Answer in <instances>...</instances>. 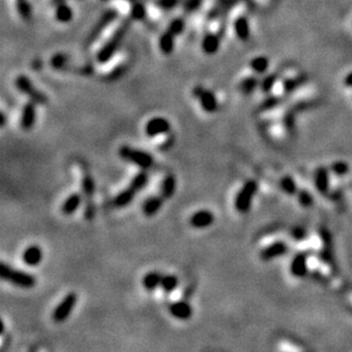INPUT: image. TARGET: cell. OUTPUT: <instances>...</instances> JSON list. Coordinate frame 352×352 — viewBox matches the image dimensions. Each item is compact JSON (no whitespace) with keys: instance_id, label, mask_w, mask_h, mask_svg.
Segmentation results:
<instances>
[{"instance_id":"cell-1","label":"cell","mask_w":352,"mask_h":352,"mask_svg":"<svg viewBox=\"0 0 352 352\" xmlns=\"http://www.w3.org/2000/svg\"><path fill=\"white\" fill-rule=\"evenodd\" d=\"M130 22L128 20L122 21L119 27L115 29L111 37L108 38L104 45L100 47L96 54V61L99 64H106L117 54L119 47L121 46L123 39L126 38L127 32L129 30Z\"/></svg>"},{"instance_id":"cell-2","label":"cell","mask_w":352,"mask_h":352,"mask_svg":"<svg viewBox=\"0 0 352 352\" xmlns=\"http://www.w3.org/2000/svg\"><path fill=\"white\" fill-rule=\"evenodd\" d=\"M0 277L2 281L8 282L14 286L24 289L33 288L37 285V278L33 275L23 270L14 269L13 267L5 262L0 264Z\"/></svg>"},{"instance_id":"cell-3","label":"cell","mask_w":352,"mask_h":352,"mask_svg":"<svg viewBox=\"0 0 352 352\" xmlns=\"http://www.w3.org/2000/svg\"><path fill=\"white\" fill-rule=\"evenodd\" d=\"M119 155L126 162L131 163L141 170H148L154 165V158L151 153L139 148L128 146V145L120 147Z\"/></svg>"},{"instance_id":"cell-4","label":"cell","mask_w":352,"mask_h":352,"mask_svg":"<svg viewBox=\"0 0 352 352\" xmlns=\"http://www.w3.org/2000/svg\"><path fill=\"white\" fill-rule=\"evenodd\" d=\"M257 193V183L256 180H248L243 185L234 199V208L238 213H248L252 206V202Z\"/></svg>"},{"instance_id":"cell-5","label":"cell","mask_w":352,"mask_h":352,"mask_svg":"<svg viewBox=\"0 0 352 352\" xmlns=\"http://www.w3.org/2000/svg\"><path fill=\"white\" fill-rule=\"evenodd\" d=\"M15 87L20 93L27 95L29 99L37 105H46L48 103V97L35 88L30 78H28L27 75H19L15 79Z\"/></svg>"},{"instance_id":"cell-6","label":"cell","mask_w":352,"mask_h":352,"mask_svg":"<svg viewBox=\"0 0 352 352\" xmlns=\"http://www.w3.org/2000/svg\"><path fill=\"white\" fill-rule=\"evenodd\" d=\"M119 17V12L118 9L115 8H110L107 9L106 12L103 13V15L99 17V20L96 22V24L94 25V28L92 29V31L89 32L88 37L86 39L87 45H93L95 43L96 40L103 34V32L106 30V29L110 27L112 23H114L115 21L118 20Z\"/></svg>"},{"instance_id":"cell-7","label":"cell","mask_w":352,"mask_h":352,"mask_svg":"<svg viewBox=\"0 0 352 352\" xmlns=\"http://www.w3.org/2000/svg\"><path fill=\"white\" fill-rule=\"evenodd\" d=\"M78 302V295L77 293L70 292L65 295L63 299H62L61 302L55 307V309L53 310L52 313V319L57 324H61V322H64L65 320H67L68 317H70L72 311L74 310L75 306H77Z\"/></svg>"},{"instance_id":"cell-8","label":"cell","mask_w":352,"mask_h":352,"mask_svg":"<svg viewBox=\"0 0 352 352\" xmlns=\"http://www.w3.org/2000/svg\"><path fill=\"white\" fill-rule=\"evenodd\" d=\"M193 95L195 98H197L201 108L205 113H215L219 108V101L212 90L204 89L202 86H197L193 89Z\"/></svg>"},{"instance_id":"cell-9","label":"cell","mask_w":352,"mask_h":352,"mask_svg":"<svg viewBox=\"0 0 352 352\" xmlns=\"http://www.w3.org/2000/svg\"><path fill=\"white\" fill-rule=\"evenodd\" d=\"M170 131H171V123L168 119L163 117L152 118L145 125V133L150 138L168 135Z\"/></svg>"},{"instance_id":"cell-10","label":"cell","mask_w":352,"mask_h":352,"mask_svg":"<svg viewBox=\"0 0 352 352\" xmlns=\"http://www.w3.org/2000/svg\"><path fill=\"white\" fill-rule=\"evenodd\" d=\"M215 220V213L208 209H201L195 211L190 217L188 223H190L191 227L195 228V229H205V228L211 227Z\"/></svg>"},{"instance_id":"cell-11","label":"cell","mask_w":352,"mask_h":352,"mask_svg":"<svg viewBox=\"0 0 352 352\" xmlns=\"http://www.w3.org/2000/svg\"><path fill=\"white\" fill-rule=\"evenodd\" d=\"M169 313L173 318L178 319V320L186 321L193 317L194 310L193 307L191 306V303L186 300H180L172 302L169 306Z\"/></svg>"},{"instance_id":"cell-12","label":"cell","mask_w":352,"mask_h":352,"mask_svg":"<svg viewBox=\"0 0 352 352\" xmlns=\"http://www.w3.org/2000/svg\"><path fill=\"white\" fill-rule=\"evenodd\" d=\"M35 105L37 104L30 100L28 101V103H25L23 108H22L20 126L22 129L25 130V131H29V130L33 128L35 125V121H37V110H35Z\"/></svg>"},{"instance_id":"cell-13","label":"cell","mask_w":352,"mask_h":352,"mask_svg":"<svg viewBox=\"0 0 352 352\" xmlns=\"http://www.w3.org/2000/svg\"><path fill=\"white\" fill-rule=\"evenodd\" d=\"M43 259L42 249L39 245L32 244L24 249L22 253V261L28 267H38Z\"/></svg>"},{"instance_id":"cell-14","label":"cell","mask_w":352,"mask_h":352,"mask_svg":"<svg viewBox=\"0 0 352 352\" xmlns=\"http://www.w3.org/2000/svg\"><path fill=\"white\" fill-rule=\"evenodd\" d=\"M288 246L284 242H275L273 244L268 245L267 248L261 250L260 259L262 261H270L276 257L282 256L288 253Z\"/></svg>"},{"instance_id":"cell-15","label":"cell","mask_w":352,"mask_h":352,"mask_svg":"<svg viewBox=\"0 0 352 352\" xmlns=\"http://www.w3.org/2000/svg\"><path fill=\"white\" fill-rule=\"evenodd\" d=\"M165 199L162 197L161 195H152L150 197L145 199L141 204V211H143L145 217L152 218L154 216H157L160 212V210L162 209L163 203H164Z\"/></svg>"},{"instance_id":"cell-16","label":"cell","mask_w":352,"mask_h":352,"mask_svg":"<svg viewBox=\"0 0 352 352\" xmlns=\"http://www.w3.org/2000/svg\"><path fill=\"white\" fill-rule=\"evenodd\" d=\"M221 46V35L215 32H208L202 39V50L206 55H215L219 52Z\"/></svg>"},{"instance_id":"cell-17","label":"cell","mask_w":352,"mask_h":352,"mask_svg":"<svg viewBox=\"0 0 352 352\" xmlns=\"http://www.w3.org/2000/svg\"><path fill=\"white\" fill-rule=\"evenodd\" d=\"M83 195L80 193H72L64 199V202L62 203L61 212L64 216H72L80 209V206L82 204Z\"/></svg>"},{"instance_id":"cell-18","label":"cell","mask_w":352,"mask_h":352,"mask_svg":"<svg viewBox=\"0 0 352 352\" xmlns=\"http://www.w3.org/2000/svg\"><path fill=\"white\" fill-rule=\"evenodd\" d=\"M233 28L236 37L241 41H248L250 37H251V25H250V21L246 16L241 15L236 17Z\"/></svg>"},{"instance_id":"cell-19","label":"cell","mask_w":352,"mask_h":352,"mask_svg":"<svg viewBox=\"0 0 352 352\" xmlns=\"http://www.w3.org/2000/svg\"><path fill=\"white\" fill-rule=\"evenodd\" d=\"M177 190V179L173 175H166L163 177L160 184L159 193L164 199H170L176 194Z\"/></svg>"},{"instance_id":"cell-20","label":"cell","mask_w":352,"mask_h":352,"mask_svg":"<svg viewBox=\"0 0 352 352\" xmlns=\"http://www.w3.org/2000/svg\"><path fill=\"white\" fill-rule=\"evenodd\" d=\"M289 271L294 277H304L308 273L307 256L303 253H299V255L294 256L291 262V267H289Z\"/></svg>"},{"instance_id":"cell-21","label":"cell","mask_w":352,"mask_h":352,"mask_svg":"<svg viewBox=\"0 0 352 352\" xmlns=\"http://www.w3.org/2000/svg\"><path fill=\"white\" fill-rule=\"evenodd\" d=\"M315 186L318 193L322 195L328 194L329 192V175L326 168H318L315 173Z\"/></svg>"},{"instance_id":"cell-22","label":"cell","mask_w":352,"mask_h":352,"mask_svg":"<svg viewBox=\"0 0 352 352\" xmlns=\"http://www.w3.org/2000/svg\"><path fill=\"white\" fill-rule=\"evenodd\" d=\"M176 37L177 35L173 34L169 30H165L161 34V37L159 39V48L163 55L168 56L173 53L176 46Z\"/></svg>"},{"instance_id":"cell-23","label":"cell","mask_w":352,"mask_h":352,"mask_svg":"<svg viewBox=\"0 0 352 352\" xmlns=\"http://www.w3.org/2000/svg\"><path fill=\"white\" fill-rule=\"evenodd\" d=\"M162 277L163 275L159 271H150V273L145 274L143 279H141V284H143L145 291L152 293L157 291L159 288H161Z\"/></svg>"},{"instance_id":"cell-24","label":"cell","mask_w":352,"mask_h":352,"mask_svg":"<svg viewBox=\"0 0 352 352\" xmlns=\"http://www.w3.org/2000/svg\"><path fill=\"white\" fill-rule=\"evenodd\" d=\"M136 194H138L136 191H133L131 187L128 186L125 190L120 192V193L115 196L113 199L114 206L118 209H125L127 206L130 205L135 199Z\"/></svg>"},{"instance_id":"cell-25","label":"cell","mask_w":352,"mask_h":352,"mask_svg":"<svg viewBox=\"0 0 352 352\" xmlns=\"http://www.w3.org/2000/svg\"><path fill=\"white\" fill-rule=\"evenodd\" d=\"M74 13L73 9L67 5L66 2H62L60 5L55 6V19L60 23L66 24L73 20Z\"/></svg>"},{"instance_id":"cell-26","label":"cell","mask_w":352,"mask_h":352,"mask_svg":"<svg viewBox=\"0 0 352 352\" xmlns=\"http://www.w3.org/2000/svg\"><path fill=\"white\" fill-rule=\"evenodd\" d=\"M148 183H150V175H148L147 170H141V171L133 176L131 181H130L129 186L131 187L133 191H136L137 193H139V192L143 191L144 188L147 186Z\"/></svg>"},{"instance_id":"cell-27","label":"cell","mask_w":352,"mask_h":352,"mask_svg":"<svg viewBox=\"0 0 352 352\" xmlns=\"http://www.w3.org/2000/svg\"><path fill=\"white\" fill-rule=\"evenodd\" d=\"M270 62L267 56H256L250 62V67L255 72L256 74H264L267 73L268 68H269Z\"/></svg>"},{"instance_id":"cell-28","label":"cell","mask_w":352,"mask_h":352,"mask_svg":"<svg viewBox=\"0 0 352 352\" xmlns=\"http://www.w3.org/2000/svg\"><path fill=\"white\" fill-rule=\"evenodd\" d=\"M178 285H179V278H178V276L173 274H166L162 277L161 289L165 294H171L172 292H175Z\"/></svg>"},{"instance_id":"cell-29","label":"cell","mask_w":352,"mask_h":352,"mask_svg":"<svg viewBox=\"0 0 352 352\" xmlns=\"http://www.w3.org/2000/svg\"><path fill=\"white\" fill-rule=\"evenodd\" d=\"M257 86H260V82L257 78L256 77H248L244 78L241 82L238 83V90L243 95H251L257 88Z\"/></svg>"},{"instance_id":"cell-30","label":"cell","mask_w":352,"mask_h":352,"mask_svg":"<svg viewBox=\"0 0 352 352\" xmlns=\"http://www.w3.org/2000/svg\"><path fill=\"white\" fill-rule=\"evenodd\" d=\"M81 190L83 197L92 199L95 195L96 192V185L94 181V178L90 175H85L81 179Z\"/></svg>"},{"instance_id":"cell-31","label":"cell","mask_w":352,"mask_h":352,"mask_svg":"<svg viewBox=\"0 0 352 352\" xmlns=\"http://www.w3.org/2000/svg\"><path fill=\"white\" fill-rule=\"evenodd\" d=\"M68 61L70 60H68V56L66 54L57 53L52 57V60H50V65L57 71H64L66 70L68 66Z\"/></svg>"},{"instance_id":"cell-32","label":"cell","mask_w":352,"mask_h":352,"mask_svg":"<svg viewBox=\"0 0 352 352\" xmlns=\"http://www.w3.org/2000/svg\"><path fill=\"white\" fill-rule=\"evenodd\" d=\"M147 15V10L146 7L144 6V3L141 2H135L131 6V9H130V17L135 21H143L146 19Z\"/></svg>"},{"instance_id":"cell-33","label":"cell","mask_w":352,"mask_h":352,"mask_svg":"<svg viewBox=\"0 0 352 352\" xmlns=\"http://www.w3.org/2000/svg\"><path fill=\"white\" fill-rule=\"evenodd\" d=\"M16 8L20 16L23 20H30L32 16V8L28 0H17Z\"/></svg>"},{"instance_id":"cell-34","label":"cell","mask_w":352,"mask_h":352,"mask_svg":"<svg viewBox=\"0 0 352 352\" xmlns=\"http://www.w3.org/2000/svg\"><path fill=\"white\" fill-rule=\"evenodd\" d=\"M185 28H186V22H185V20L181 19V17H176V19H173L171 22H170L166 30L172 32L175 35H179L183 33Z\"/></svg>"},{"instance_id":"cell-35","label":"cell","mask_w":352,"mask_h":352,"mask_svg":"<svg viewBox=\"0 0 352 352\" xmlns=\"http://www.w3.org/2000/svg\"><path fill=\"white\" fill-rule=\"evenodd\" d=\"M281 188L288 195H294L296 194L297 192L295 181L293 180L292 177H288V176L283 177L281 179Z\"/></svg>"},{"instance_id":"cell-36","label":"cell","mask_w":352,"mask_h":352,"mask_svg":"<svg viewBox=\"0 0 352 352\" xmlns=\"http://www.w3.org/2000/svg\"><path fill=\"white\" fill-rule=\"evenodd\" d=\"M277 79H278V77H277V75H276V74L266 75V77H264V79L262 80V81L260 82V89H261V92L264 93V94L270 93L271 90H273L274 86L276 85V82H277Z\"/></svg>"},{"instance_id":"cell-37","label":"cell","mask_w":352,"mask_h":352,"mask_svg":"<svg viewBox=\"0 0 352 352\" xmlns=\"http://www.w3.org/2000/svg\"><path fill=\"white\" fill-rule=\"evenodd\" d=\"M304 81H306V77H303V75H299V77L296 78L286 80L284 82V90L286 93H292L297 88V87L302 85Z\"/></svg>"},{"instance_id":"cell-38","label":"cell","mask_w":352,"mask_h":352,"mask_svg":"<svg viewBox=\"0 0 352 352\" xmlns=\"http://www.w3.org/2000/svg\"><path fill=\"white\" fill-rule=\"evenodd\" d=\"M180 0H154V5L161 10H171L179 5Z\"/></svg>"},{"instance_id":"cell-39","label":"cell","mask_w":352,"mask_h":352,"mask_svg":"<svg viewBox=\"0 0 352 352\" xmlns=\"http://www.w3.org/2000/svg\"><path fill=\"white\" fill-rule=\"evenodd\" d=\"M297 199L303 208H310L314 204V197L308 191H301L297 193Z\"/></svg>"},{"instance_id":"cell-40","label":"cell","mask_w":352,"mask_h":352,"mask_svg":"<svg viewBox=\"0 0 352 352\" xmlns=\"http://www.w3.org/2000/svg\"><path fill=\"white\" fill-rule=\"evenodd\" d=\"M331 171L336 176H343L349 171V165L346 162H335L331 165Z\"/></svg>"},{"instance_id":"cell-41","label":"cell","mask_w":352,"mask_h":352,"mask_svg":"<svg viewBox=\"0 0 352 352\" xmlns=\"http://www.w3.org/2000/svg\"><path fill=\"white\" fill-rule=\"evenodd\" d=\"M278 103H279V100H278L277 97L267 98V99H264L263 103L260 105V110H261V111H269V110H273V108H275L276 106H277Z\"/></svg>"},{"instance_id":"cell-42","label":"cell","mask_w":352,"mask_h":352,"mask_svg":"<svg viewBox=\"0 0 352 352\" xmlns=\"http://www.w3.org/2000/svg\"><path fill=\"white\" fill-rule=\"evenodd\" d=\"M291 236L295 239V241H302V239L306 238L307 236V231L304 229L303 227H293L291 230Z\"/></svg>"},{"instance_id":"cell-43","label":"cell","mask_w":352,"mask_h":352,"mask_svg":"<svg viewBox=\"0 0 352 352\" xmlns=\"http://www.w3.org/2000/svg\"><path fill=\"white\" fill-rule=\"evenodd\" d=\"M201 5H202V0H186V1L184 2L185 9H186L188 13L196 12Z\"/></svg>"},{"instance_id":"cell-44","label":"cell","mask_w":352,"mask_h":352,"mask_svg":"<svg viewBox=\"0 0 352 352\" xmlns=\"http://www.w3.org/2000/svg\"><path fill=\"white\" fill-rule=\"evenodd\" d=\"M90 202H92V199H89L88 204H87L86 209H85V218L87 220H93L94 217H95V213H96L95 204H94V203L93 204H90Z\"/></svg>"},{"instance_id":"cell-45","label":"cell","mask_w":352,"mask_h":352,"mask_svg":"<svg viewBox=\"0 0 352 352\" xmlns=\"http://www.w3.org/2000/svg\"><path fill=\"white\" fill-rule=\"evenodd\" d=\"M344 86L348 87V88H352V72H350L349 74H347L343 79Z\"/></svg>"},{"instance_id":"cell-46","label":"cell","mask_w":352,"mask_h":352,"mask_svg":"<svg viewBox=\"0 0 352 352\" xmlns=\"http://www.w3.org/2000/svg\"><path fill=\"white\" fill-rule=\"evenodd\" d=\"M6 123H7V117L5 112H1V114H0V127L3 128V127L6 126Z\"/></svg>"},{"instance_id":"cell-47","label":"cell","mask_w":352,"mask_h":352,"mask_svg":"<svg viewBox=\"0 0 352 352\" xmlns=\"http://www.w3.org/2000/svg\"><path fill=\"white\" fill-rule=\"evenodd\" d=\"M62 2H65V0H52V5L55 7L57 5H60Z\"/></svg>"},{"instance_id":"cell-48","label":"cell","mask_w":352,"mask_h":352,"mask_svg":"<svg viewBox=\"0 0 352 352\" xmlns=\"http://www.w3.org/2000/svg\"><path fill=\"white\" fill-rule=\"evenodd\" d=\"M104 1H110V0H104Z\"/></svg>"}]
</instances>
